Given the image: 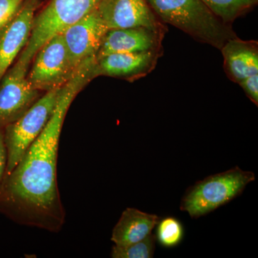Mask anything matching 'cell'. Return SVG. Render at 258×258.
<instances>
[{"label": "cell", "instance_id": "cell-1", "mask_svg": "<svg viewBox=\"0 0 258 258\" xmlns=\"http://www.w3.org/2000/svg\"><path fill=\"white\" fill-rule=\"evenodd\" d=\"M84 62L61 89L46 126L0 186V212L20 225L59 232L66 222L57 179L62 125L71 103L93 79Z\"/></svg>", "mask_w": 258, "mask_h": 258}, {"label": "cell", "instance_id": "cell-2", "mask_svg": "<svg viewBox=\"0 0 258 258\" xmlns=\"http://www.w3.org/2000/svg\"><path fill=\"white\" fill-rule=\"evenodd\" d=\"M157 18L187 34L196 41L220 50L237 37L232 25L222 23L201 0H147Z\"/></svg>", "mask_w": 258, "mask_h": 258}, {"label": "cell", "instance_id": "cell-3", "mask_svg": "<svg viewBox=\"0 0 258 258\" xmlns=\"http://www.w3.org/2000/svg\"><path fill=\"white\" fill-rule=\"evenodd\" d=\"M102 0H50L35 15L30 38L17 63L29 69L37 51L52 37L77 23L101 3Z\"/></svg>", "mask_w": 258, "mask_h": 258}, {"label": "cell", "instance_id": "cell-4", "mask_svg": "<svg viewBox=\"0 0 258 258\" xmlns=\"http://www.w3.org/2000/svg\"><path fill=\"white\" fill-rule=\"evenodd\" d=\"M254 179L253 172L242 170L237 166L208 176L188 190L180 209L187 212L191 218L205 216L238 197Z\"/></svg>", "mask_w": 258, "mask_h": 258}, {"label": "cell", "instance_id": "cell-5", "mask_svg": "<svg viewBox=\"0 0 258 258\" xmlns=\"http://www.w3.org/2000/svg\"><path fill=\"white\" fill-rule=\"evenodd\" d=\"M62 87L47 91L20 118L3 128L8 155L5 176L14 169L29 147L46 126L58 101Z\"/></svg>", "mask_w": 258, "mask_h": 258}, {"label": "cell", "instance_id": "cell-6", "mask_svg": "<svg viewBox=\"0 0 258 258\" xmlns=\"http://www.w3.org/2000/svg\"><path fill=\"white\" fill-rule=\"evenodd\" d=\"M32 62L28 80L39 91L47 92L62 87L77 71H74L70 64L61 33L52 37L37 51Z\"/></svg>", "mask_w": 258, "mask_h": 258}, {"label": "cell", "instance_id": "cell-7", "mask_svg": "<svg viewBox=\"0 0 258 258\" xmlns=\"http://www.w3.org/2000/svg\"><path fill=\"white\" fill-rule=\"evenodd\" d=\"M28 74V69L15 62L0 81V128L18 120L40 98Z\"/></svg>", "mask_w": 258, "mask_h": 258}, {"label": "cell", "instance_id": "cell-8", "mask_svg": "<svg viewBox=\"0 0 258 258\" xmlns=\"http://www.w3.org/2000/svg\"><path fill=\"white\" fill-rule=\"evenodd\" d=\"M108 30L96 8L61 33L74 71L83 62L96 57Z\"/></svg>", "mask_w": 258, "mask_h": 258}, {"label": "cell", "instance_id": "cell-9", "mask_svg": "<svg viewBox=\"0 0 258 258\" xmlns=\"http://www.w3.org/2000/svg\"><path fill=\"white\" fill-rule=\"evenodd\" d=\"M97 10L108 30L143 27L168 31L147 0H102Z\"/></svg>", "mask_w": 258, "mask_h": 258}, {"label": "cell", "instance_id": "cell-10", "mask_svg": "<svg viewBox=\"0 0 258 258\" xmlns=\"http://www.w3.org/2000/svg\"><path fill=\"white\" fill-rule=\"evenodd\" d=\"M163 54L164 50L110 54L96 59L93 77L108 76L134 82L150 74Z\"/></svg>", "mask_w": 258, "mask_h": 258}, {"label": "cell", "instance_id": "cell-11", "mask_svg": "<svg viewBox=\"0 0 258 258\" xmlns=\"http://www.w3.org/2000/svg\"><path fill=\"white\" fill-rule=\"evenodd\" d=\"M38 3V0H26L0 32V81L30 38Z\"/></svg>", "mask_w": 258, "mask_h": 258}, {"label": "cell", "instance_id": "cell-12", "mask_svg": "<svg viewBox=\"0 0 258 258\" xmlns=\"http://www.w3.org/2000/svg\"><path fill=\"white\" fill-rule=\"evenodd\" d=\"M166 33L143 27L108 30L96 59L113 53L164 50L162 42Z\"/></svg>", "mask_w": 258, "mask_h": 258}, {"label": "cell", "instance_id": "cell-13", "mask_svg": "<svg viewBox=\"0 0 258 258\" xmlns=\"http://www.w3.org/2000/svg\"><path fill=\"white\" fill-rule=\"evenodd\" d=\"M224 59V70L230 81L239 83L258 74V42L242 40L238 37L230 39L220 49Z\"/></svg>", "mask_w": 258, "mask_h": 258}, {"label": "cell", "instance_id": "cell-14", "mask_svg": "<svg viewBox=\"0 0 258 258\" xmlns=\"http://www.w3.org/2000/svg\"><path fill=\"white\" fill-rule=\"evenodd\" d=\"M159 220L156 215L135 208H127L113 228L111 241L118 246L139 242L152 233Z\"/></svg>", "mask_w": 258, "mask_h": 258}, {"label": "cell", "instance_id": "cell-15", "mask_svg": "<svg viewBox=\"0 0 258 258\" xmlns=\"http://www.w3.org/2000/svg\"><path fill=\"white\" fill-rule=\"evenodd\" d=\"M222 23L232 25L256 6L252 0H201Z\"/></svg>", "mask_w": 258, "mask_h": 258}, {"label": "cell", "instance_id": "cell-16", "mask_svg": "<svg viewBox=\"0 0 258 258\" xmlns=\"http://www.w3.org/2000/svg\"><path fill=\"white\" fill-rule=\"evenodd\" d=\"M157 237L151 233L144 240L127 244L115 245L112 247L111 256L113 258H152L155 251Z\"/></svg>", "mask_w": 258, "mask_h": 258}, {"label": "cell", "instance_id": "cell-17", "mask_svg": "<svg viewBox=\"0 0 258 258\" xmlns=\"http://www.w3.org/2000/svg\"><path fill=\"white\" fill-rule=\"evenodd\" d=\"M157 225V239L161 245L173 247L181 242L184 230L179 220L174 217H166Z\"/></svg>", "mask_w": 258, "mask_h": 258}, {"label": "cell", "instance_id": "cell-18", "mask_svg": "<svg viewBox=\"0 0 258 258\" xmlns=\"http://www.w3.org/2000/svg\"><path fill=\"white\" fill-rule=\"evenodd\" d=\"M26 0H0V32L16 16Z\"/></svg>", "mask_w": 258, "mask_h": 258}, {"label": "cell", "instance_id": "cell-19", "mask_svg": "<svg viewBox=\"0 0 258 258\" xmlns=\"http://www.w3.org/2000/svg\"><path fill=\"white\" fill-rule=\"evenodd\" d=\"M249 100L258 106V74L246 78L238 83Z\"/></svg>", "mask_w": 258, "mask_h": 258}, {"label": "cell", "instance_id": "cell-20", "mask_svg": "<svg viewBox=\"0 0 258 258\" xmlns=\"http://www.w3.org/2000/svg\"><path fill=\"white\" fill-rule=\"evenodd\" d=\"M8 155L4 141V129L0 128V186L3 184L6 173Z\"/></svg>", "mask_w": 258, "mask_h": 258}, {"label": "cell", "instance_id": "cell-21", "mask_svg": "<svg viewBox=\"0 0 258 258\" xmlns=\"http://www.w3.org/2000/svg\"><path fill=\"white\" fill-rule=\"evenodd\" d=\"M252 1H253L254 3H255L256 5H257L258 0H252Z\"/></svg>", "mask_w": 258, "mask_h": 258}]
</instances>
